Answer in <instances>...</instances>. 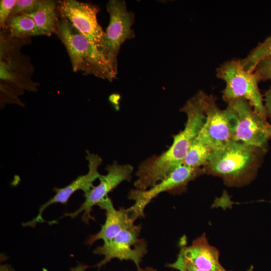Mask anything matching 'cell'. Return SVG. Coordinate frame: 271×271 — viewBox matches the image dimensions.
<instances>
[{
  "instance_id": "obj_7",
  "label": "cell",
  "mask_w": 271,
  "mask_h": 271,
  "mask_svg": "<svg viewBox=\"0 0 271 271\" xmlns=\"http://www.w3.org/2000/svg\"><path fill=\"white\" fill-rule=\"evenodd\" d=\"M110 17L109 25L105 32L102 53L109 62L117 69V55L122 44L134 37L131 27L134 15L127 11L125 2L110 0L106 4Z\"/></svg>"
},
{
  "instance_id": "obj_24",
  "label": "cell",
  "mask_w": 271,
  "mask_h": 271,
  "mask_svg": "<svg viewBox=\"0 0 271 271\" xmlns=\"http://www.w3.org/2000/svg\"><path fill=\"white\" fill-rule=\"evenodd\" d=\"M265 108L267 116L271 118V87L264 93Z\"/></svg>"
},
{
  "instance_id": "obj_5",
  "label": "cell",
  "mask_w": 271,
  "mask_h": 271,
  "mask_svg": "<svg viewBox=\"0 0 271 271\" xmlns=\"http://www.w3.org/2000/svg\"><path fill=\"white\" fill-rule=\"evenodd\" d=\"M216 76L226 84L223 91L224 100L228 102L238 98L244 99L263 118L266 119V109L258 85L260 79L254 72L246 71L241 60L232 59L223 63L217 69Z\"/></svg>"
},
{
  "instance_id": "obj_13",
  "label": "cell",
  "mask_w": 271,
  "mask_h": 271,
  "mask_svg": "<svg viewBox=\"0 0 271 271\" xmlns=\"http://www.w3.org/2000/svg\"><path fill=\"white\" fill-rule=\"evenodd\" d=\"M86 154L85 158L88 161L89 168L88 173L85 175L78 176L65 187L54 188V196L40 206L36 217L31 221L24 223L23 226L35 227L37 223L45 222L42 217V214L48 206L55 203L66 204L70 197L77 190H81L85 193L94 187L93 182L100 176L98 172V168L101 164L102 159L98 155L91 153L88 151H86Z\"/></svg>"
},
{
  "instance_id": "obj_6",
  "label": "cell",
  "mask_w": 271,
  "mask_h": 271,
  "mask_svg": "<svg viewBox=\"0 0 271 271\" xmlns=\"http://www.w3.org/2000/svg\"><path fill=\"white\" fill-rule=\"evenodd\" d=\"M205 113L206 120L197 138L215 151L232 141L238 118L229 105L224 110L220 109L212 95H206Z\"/></svg>"
},
{
  "instance_id": "obj_25",
  "label": "cell",
  "mask_w": 271,
  "mask_h": 271,
  "mask_svg": "<svg viewBox=\"0 0 271 271\" xmlns=\"http://www.w3.org/2000/svg\"><path fill=\"white\" fill-rule=\"evenodd\" d=\"M138 271H157V270L153 267H149L145 269L139 267L138 268Z\"/></svg>"
},
{
  "instance_id": "obj_1",
  "label": "cell",
  "mask_w": 271,
  "mask_h": 271,
  "mask_svg": "<svg viewBox=\"0 0 271 271\" xmlns=\"http://www.w3.org/2000/svg\"><path fill=\"white\" fill-rule=\"evenodd\" d=\"M206 96L204 92L200 91L181 108L187 117L184 129L174 136L172 145L166 151L139 165L136 173L138 179L134 183L136 189L146 190L153 187L183 164L191 143L205 121Z\"/></svg>"
},
{
  "instance_id": "obj_26",
  "label": "cell",
  "mask_w": 271,
  "mask_h": 271,
  "mask_svg": "<svg viewBox=\"0 0 271 271\" xmlns=\"http://www.w3.org/2000/svg\"><path fill=\"white\" fill-rule=\"evenodd\" d=\"M267 130H268L269 138H271V125L268 124Z\"/></svg>"
},
{
  "instance_id": "obj_14",
  "label": "cell",
  "mask_w": 271,
  "mask_h": 271,
  "mask_svg": "<svg viewBox=\"0 0 271 271\" xmlns=\"http://www.w3.org/2000/svg\"><path fill=\"white\" fill-rule=\"evenodd\" d=\"M97 205L105 211V221L98 233L90 235L87 239V245H92L100 239L104 242L110 240L121 231L132 226L134 221L140 217L132 206L127 209L121 207L115 209L108 196Z\"/></svg>"
},
{
  "instance_id": "obj_22",
  "label": "cell",
  "mask_w": 271,
  "mask_h": 271,
  "mask_svg": "<svg viewBox=\"0 0 271 271\" xmlns=\"http://www.w3.org/2000/svg\"><path fill=\"white\" fill-rule=\"evenodd\" d=\"M17 0H1L0 1V26L4 29L7 20L11 15Z\"/></svg>"
},
{
  "instance_id": "obj_21",
  "label": "cell",
  "mask_w": 271,
  "mask_h": 271,
  "mask_svg": "<svg viewBox=\"0 0 271 271\" xmlns=\"http://www.w3.org/2000/svg\"><path fill=\"white\" fill-rule=\"evenodd\" d=\"M253 72L257 74L260 81L271 80V55L261 60Z\"/></svg>"
},
{
  "instance_id": "obj_9",
  "label": "cell",
  "mask_w": 271,
  "mask_h": 271,
  "mask_svg": "<svg viewBox=\"0 0 271 271\" xmlns=\"http://www.w3.org/2000/svg\"><path fill=\"white\" fill-rule=\"evenodd\" d=\"M57 10L60 17L66 19L102 52L105 32L97 21V7L76 0H63L58 2Z\"/></svg>"
},
{
  "instance_id": "obj_27",
  "label": "cell",
  "mask_w": 271,
  "mask_h": 271,
  "mask_svg": "<svg viewBox=\"0 0 271 271\" xmlns=\"http://www.w3.org/2000/svg\"><path fill=\"white\" fill-rule=\"evenodd\" d=\"M253 270V266H251L250 267L247 269L246 271H252Z\"/></svg>"
},
{
  "instance_id": "obj_16",
  "label": "cell",
  "mask_w": 271,
  "mask_h": 271,
  "mask_svg": "<svg viewBox=\"0 0 271 271\" xmlns=\"http://www.w3.org/2000/svg\"><path fill=\"white\" fill-rule=\"evenodd\" d=\"M56 10V2L41 0L35 12L25 15L34 21L42 35L50 36L53 33L56 34L59 26V20Z\"/></svg>"
},
{
  "instance_id": "obj_10",
  "label": "cell",
  "mask_w": 271,
  "mask_h": 271,
  "mask_svg": "<svg viewBox=\"0 0 271 271\" xmlns=\"http://www.w3.org/2000/svg\"><path fill=\"white\" fill-rule=\"evenodd\" d=\"M235 112L238 124L233 141L265 150L269 136L268 123L245 99L238 98L227 102Z\"/></svg>"
},
{
  "instance_id": "obj_17",
  "label": "cell",
  "mask_w": 271,
  "mask_h": 271,
  "mask_svg": "<svg viewBox=\"0 0 271 271\" xmlns=\"http://www.w3.org/2000/svg\"><path fill=\"white\" fill-rule=\"evenodd\" d=\"M4 29H7L12 37L21 40L42 35L34 21L25 14L10 16Z\"/></svg>"
},
{
  "instance_id": "obj_23",
  "label": "cell",
  "mask_w": 271,
  "mask_h": 271,
  "mask_svg": "<svg viewBox=\"0 0 271 271\" xmlns=\"http://www.w3.org/2000/svg\"><path fill=\"white\" fill-rule=\"evenodd\" d=\"M167 266L179 271H207L194 266L179 255L174 262L168 264Z\"/></svg>"
},
{
  "instance_id": "obj_18",
  "label": "cell",
  "mask_w": 271,
  "mask_h": 271,
  "mask_svg": "<svg viewBox=\"0 0 271 271\" xmlns=\"http://www.w3.org/2000/svg\"><path fill=\"white\" fill-rule=\"evenodd\" d=\"M213 152L208 146L196 137L190 145L183 164L194 168L205 166Z\"/></svg>"
},
{
  "instance_id": "obj_3",
  "label": "cell",
  "mask_w": 271,
  "mask_h": 271,
  "mask_svg": "<svg viewBox=\"0 0 271 271\" xmlns=\"http://www.w3.org/2000/svg\"><path fill=\"white\" fill-rule=\"evenodd\" d=\"M56 34L65 46L73 70L84 75H93L112 81L117 69L106 59L91 41L79 33L66 19L60 17Z\"/></svg>"
},
{
  "instance_id": "obj_4",
  "label": "cell",
  "mask_w": 271,
  "mask_h": 271,
  "mask_svg": "<svg viewBox=\"0 0 271 271\" xmlns=\"http://www.w3.org/2000/svg\"><path fill=\"white\" fill-rule=\"evenodd\" d=\"M23 40L1 33L0 90L22 95L25 90L35 92L38 84L31 79L30 62L20 52Z\"/></svg>"
},
{
  "instance_id": "obj_12",
  "label": "cell",
  "mask_w": 271,
  "mask_h": 271,
  "mask_svg": "<svg viewBox=\"0 0 271 271\" xmlns=\"http://www.w3.org/2000/svg\"><path fill=\"white\" fill-rule=\"evenodd\" d=\"M204 172V170L200 168H191L182 164L153 187L146 190H131L128 198L134 201L132 207L140 217H144L145 207L159 194L165 192L174 194L182 192L185 190L189 182Z\"/></svg>"
},
{
  "instance_id": "obj_19",
  "label": "cell",
  "mask_w": 271,
  "mask_h": 271,
  "mask_svg": "<svg viewBox=\"0 0 271 271\" xmlns=\"http://www.w3.org/2000/svg\"><path fill=\"white\" fill-rule=\"evenodd\" d=\"M270 55L271 34L254 48L245 58L241 59V62L246 71L252 72L261 60Z\"/></svg>"
},
{
  "instance_id": "obj_20",
  "label": "cell",
  "mask_w": 271,
  "mask_h": 271,
  "mask_svg": "<svg viewBox=\"0 0 271 271\" xmlns=\"http://www.w3.org/2000/svg\"><path fill=\"white\" fill-rule=\"evenodd\" d=\"M40 1L39 0H17L10 16L33 13L38 9Z\"/></svg>"
},
{
  "instance_id": "obj_8",
  "label": "cell",
  "mask_w": 271,
  "mask_h": 271,
  "mask_svg": "<svg viewBox=\"0 0 271 271\" xmlns=\"http://www.w3.org/2000/svg\"><path fill=\"white\" fill-rule=\"evenodd\" d=\"M142 225H135L123 230L110 240L104 242L93 250L95 254L103 255L104 258L95 267H100L116 258L120 260H130L140 267V264L148 252L147 243L139 236Z\"/></svg>"
},
{
  "instance_id": "obj_15",
  "label": "cell",
  "mask_w": 271,
  "mask_h": 271,
  "mask_svg": "<svg viewBox=\"0 0 271 271\" xmlns=\"http://www.w3.org/2000/svg\"><path fill=\"white\" fill-rule=\"evenodd\" d=\"M178 255L200 269L227 271L219 262L218 249L209 244L205 233L194 240L191 245L182 247Z\"/></svg>"
},
{
  "instance_id": "obj_11",
  "label": "cell",
  "mask_w": 271,
  "mask_h": 271,
  "mask_svg": "<svg viewBox=\"0 0 271 271\" xmlns=\"http://www.w3.org/2000/svg\"><path fill=\"white\" fill-rule=\"evenodd\" d=\"M105 170L107 173L100 175L99 184L84 193L85 200L80 207L73 212L64 213L63 216L74 218L83 212L82 220L88 224L90 220L94 219L91 215L92 207L107 197L108 194L121 182L130 181L133 168L129 164L120 165L114 161L112 164L107 165Z\"/></svg>"
},
{
  "instance_id": "obj_2",
  "label": "cell",
  "mask_w": 271,
  "mask_h": 271,
  "mask_svg": "<svg viewBox=\"0 0 271 271\" xmlns=\"http://www.w3.org/2000/svg\"><path fill=\"white\" fill-rule=\"evenodd\" d=\"M264 150L231 141L214 151L204 171L222 178L228 185L244 184L253 177Z\"/></svg>"
}]
</instances>
